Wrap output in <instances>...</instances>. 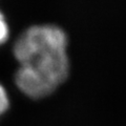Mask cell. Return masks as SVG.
<instances>
[{"label": "cell", "instance_id": "cell-2", "mask_svg": "<svg viewBox=\"0 0 126 126\" xmlns=\"http://www.w3.org/2000/svg\"><path fill=\"white\" fill-rule=\"evenodd\" d=\"M10 36V27L7 23L5 16L0 11V44L4 43Z\"/></svg>", "mask_w": 126, "mask_h": 126}, {"label": "cell", "instance_id": "cell-1", "mask_svg": "<svg viewBox=\"0 0 126 126\" xmlns=\"http://www.w3.org/2000/svg\"><path fill=\"white\" fill-rule=\"evenodd\" d=\"M67 35L55 24L32 25L14 43L17 87L32 99L52 94L69 75Z\"/></svg>", "mask_w": 126, "mask_h": 126}, {"label": "cell", "instance_id": "cell-3", "mask_svg": "<svg viewBox=\"0 0 126 126\" xmlns=\"http://www.w3.org/2000/svg\"><path fill=\"white\" fill-rule=\"evenodd\" d=\"M10 107V98L6 89L0 83V117Z\"/></svg>", "mask_w": 126, "mask_h": 126}]
</instances>
